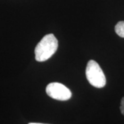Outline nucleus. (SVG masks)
Segmentation results:
<instances>
[{
  "instance_id": "obj_3",
  "label": "nucleus",
  "mask_w": 124,
  "mask_h": 124,
  "mask_svg": "<svg viewBox=\"0 0 124 124\" xmlns=\"http://www.w3.org/2000/svg\"><path fill=\"white\" fill-rule=\"evenodd\" d=\"M46 91L49 97L59 101H67L72 96L71 91L66 86L57 82L49 84Z\"/></svg>"
},
{
  "instance_id": "obj_6",
  "label": "nucleus",
  "mask_w": 124,
  "mask_h": 124,
  "mask_svg": "<svg viewBox=\"0 0 124 124\" xmlns=\"http://www.w3.org/2000/svg\"><path fill=\"white\" fill-rule=\"evenodd\" d=\"M29 124H37V123H31Z\"/></svg>"
},
{
  "instance_id": "obj_1",
  "label": "nucleus",
  "mask_w": 124,
  "mask_h": 124,
  "mask_svg": "<svg viewBox=\"0 0 124 124\" xmlns=\"http://www.w3.org/2000/svg\"><path fill=\"white\" fill-rule=\"evenodd\" d=\"M58 48V41L53 34L44 36L38 43L35 49L36 61L43 62L48 60L56 53Z\"/></svg>"
},
{
  "instance_id": "obj_5",
  "label": "nucleus",
  "mask_w": 124,
  "mask_h": 124,
  "mask_svg": "<svg viewBox=\"0 0 124 124\" xmlns=\"http://www.w3.org/2000/svg\"><path fill=\"white\" fill-rule=\"evenodd\" d=\"M120 110L121 112L122 115H124V97L122 98L121 101V106H120Z\"/></svg>"
},
{
  "instance_id": "obj_2",
  "label": "nucleus",
  "mask_w": 124,
  "mask_h": 124,
  "mask_svg": "<svg viewBox=\"0 0 124 124\" xmlns=\"http://www.w3.org/2000/svg\"><path fill=\"white\" fill-rule=\"evenodd\" d=\"M85 75L89 83L94 87L101 88L106 85V76L101 67L95 61L90 60L88 62L85 70Z\"/></svg>"
},
{
  "instance_id": "obj_4",
  "label": "nucleus",
  "mask_w": 124,
  "mask_h": 124,
  "mask_svg": "<svg viewBox=\"0 0 124 124\" xmlns=\"http://www.w3.org/2000/svg\"><path fill=\"white\" fill-rule=\"evenodd\" d=\"M116 33L118 35L124 38V21H121L116 23V25L115 26V28Z\"/></svg>"
}]
</instances>
